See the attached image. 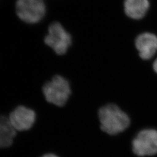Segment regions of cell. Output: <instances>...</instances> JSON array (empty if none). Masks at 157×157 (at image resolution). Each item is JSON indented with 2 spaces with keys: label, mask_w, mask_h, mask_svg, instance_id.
Listing matches in <instances>:
<instances>
[{
  "label": "cell",
  "mask_w": 157,
  "mask_h": 157,
  "mask_svg": "<svg viewBox=\"0 0 157 157\" xmlns=\"http://www.w3.org/2000/svg\"><path fill=\"white\" fill-rule=\"evenodd\" d=\"M131 150L137 157L151 156L157 154V130H141L131 141Z\"/></svg>",
  "instance_id": "obj_3"
},
{
  "label": "cell",
  "mask_w": 157,
  "mask_h": 157,
  "mask_svg": "<svg viewBox=\"0 0 157 157\" xmlns=\"http://www.w3.org/2000/svg\"><path fill=\"white\" fill-rule=\"evenodd\" d=\"M153 67H154V71H155V72L157 73V59L155 61V62H154Z\"/></svg>",
  "instance_id": "obj_11"
},
{
  "label": "cell",
  "mask_w": 157,
  "mask_h": 157,
  "mask_svg": "<svg viewBox=\"0 0 157 157\" xmlns=\"http://www.w3.org/2000/svg\"><path fill=\"white\" fill-rule=\"evenodd\" d=\"M45 101L58 108L65 107L72 94V85L68 78L56 74L47 80L41 87Z\"/></svg>",
  "instance_id": "obj_2"
},
{
  "label": "cell",
  "mask_w": 157,
  "mask_h": 157,
  "mask_svg": "<svg viewBox=\"0 0 157 157\" xmlns=\"http://www.w3.org/2000/svg\"><path fill=\"white\" fill-rule=\"evenodd\" d=\"M7 116L18 133L26 132L33 129L37 119L36 111L24 105H17Z\"/></svg>",
  "instance_id": "obj_6"
},
{
  "label": "cell",
  "mask_w": 157,
  "mask_h": 157,
  "mask_svg": "<svg viewBox=\"0 0 157 157\" xmlns=\"http://www.w3.org/2000/svg\"><path fill=\"white\" fill-rule=\"evenodd\" d=\"M40 157H60L58 154H55L54 152H47L43 154Z\"/></svg>",
  "instance_id": "obj_10"
},
{
  "label": "cell",
  "mask_w": 157,
  "mask_h": 157,
  "mask_svg": "<svg viewBox=\"0 0 157 157\" xmlns=\"http://www.w3.org/2000/svg\"><path fill=\"white\" fill-rule=\"evenodd\" d=\"M17 135L8 116L0 115V149H7L13 146Z\"/></svg>",
  "instance_id": "obj_8"
},
{
  "label": "cell",
  "mask_w": 157,
  "mask_h": 157,
  "mask_svg": "<svg viewBox=\"0 0 157 157\" xmlns=\"http://www.w3.org/2000/svg\"><path fill=\"white\" fill-rule=\"evenodd\" d=\"M136 47L141 58L148 59L157 51V37L153 34H141L136 39Z\"/></svg>",
  "instance_id": "obj_7"
},
{
  "label": "cell",
  "mask_w": 157,
  "mask_h": 157,
  "mask_svg": "<svg viewBox=\"0 0 157 157\" xmlns=\"http://www.w3.org/2000/svg\"><path fill=\"white\" fill-rule=\"evenodd\" d=\"M46 8L43 0H17L16 13L23 22L36 23L45 16Z\"/></svg>",
  "instance_id": "obj_5"
},
{
  "label": "cell",
  "mask_w": 157,
  "mask_h": 157,
  "mask_svg": "<svg viewBox=\"0 0 157 157\" xmlns=\"http://www.w3.org/2000/svg\"><path fill=\"white\" fill-rule=\"evenodd\" d=\"M44 43L58 55L61 56L67 52L71 45L72 38L60 23L55 22L49 26Z\"/></svg>",
  "instance_id": "obj_4"
},
{
  "label": "cell",
  "mask_w": 157,
  "mask_h": 157,
  "mask_svg": "<svg viewBox=\"0 0 157 157\" xmlns=\"http://www.w3.org/2000/svg\"><path fill=\"white\" fill-rule=\"evenodd\" d=\"M97 117L101 131L109 136L123 134L131 125L129 113L115 103H108L100 107Z\"/></svg>",
  "instance_id": "obj_1"
},
{
  "label": "cell",
  "mask_w": 157,
  "mask_h": 157,
  "mask_svg": "<svg viewBox=\"0 0 157 157\" xmlns=\"http://www.w3.org/2000/svg\"><path fill=\"white\" fill-rule=\"evenodd\" d=\"M148 8V0H125L124 3L126 15L134 19H139L144 17Z\"/></svg>",
  "instance_id": "obj_9"
}]
</instances>
